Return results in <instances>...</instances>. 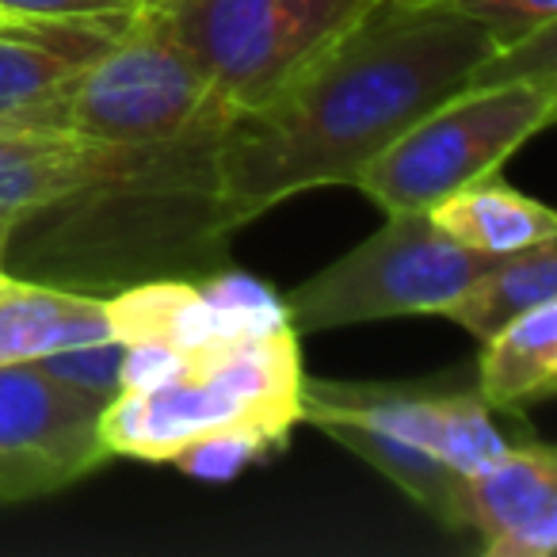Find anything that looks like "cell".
<instances>
[{
  "label": "cell",
  "instance_id": "cell-1",
  "mask_svg": "<svg viewBox=\"0 0 557 557\" xmlns=\"http://www.w3.org/2000/svg\"><path fill=\"white\" fill-rule=\"evenodd\" d=\"M493 39L447 9L374 4L295 85L225 123L218 199L237 225L313 187H356L420 115L473 85Z\"/></svg>",
  "mask_w": 557,
  "mask_h": 557
},
{
  "label": "cell",
  "instance_id": "cell-2",
  "mask_svg": "<svg viewBox=\"0 0 557 557\" xmlns=\"http://www.w3.org/2000/svg\"><path fill=\"white\" fill-rule=\"evenodd\" d=\"M222 131L131 146L92 184L27 210L9 240L4 271L108 298L146 278L199 283L225 268V240L237 222L218 199Z\"/></svg>",
  "mask_w": 557,
  "mask_h": 557
},
{
  "label": "cell",
  "instance_id": "cell-3",
  "mask_svg": "<svg viewBox=\"0 0 557 557\" xmlns=\"http://www.w3.org/2000/svg\"><path fill=\"white\" fill-rule=\"evenodd\" d=\"M493 412L478 389L432 382H302L306 424L356 450L443 527L458 478L508 447Z\"/></svg>",
  "mask_w": 557,
  "mask_h": 557
},
{
  "label": "cell",
  "instance_id": "cell-4",
  "mask_svg": "<svg viewBox=\"0 0 557 557\" xmlns=\"http://www.w3.org/2000/svg\"><path fill=\"white\" fill-rule=\"evenodd\" d=\"M557 115V77L470 85L420 115L386 146L356 187L386 214L432 210L447 195L496 176L511 153Z\"/></svg>",
  "mask_w": 557,
  "mask_h": 557
},
{
  "label": "cell",
  "instance_id": "cell-5",
  "mask_svg": "<svg viewBox=\"0 0 557 557\" xmlns=\"http://www.w3.org/2000/svg\"><path fill=\"white\" fill-rule=\"evenodd\" d=\"M214 96L256 111L295 85L374 0H149Z\"/></svg>",
  "mask_w": 557,
  "mask_h": 557
},
{
  "label": "cell",
  "instance_id": "cell-6",
  "mask_svg": "<svg viewBox=\"0 0 557 557\" xmlns=\"http://www.w3.org/2000/svg\"><path fill=\"white\" fill-rule=\"evenodd\" d=\"M230 119L233 111L218 100L149 0H141L115 42L58 100V131L108 146L176 141Z\"/></svg>",
  "mask_w": 557,
  "mask_h": 557
},
{
  "label": "cell",
  "instance_id": "cell-7",
  "mask_svg": "<svg viewBox=\"0 0 557 557\" xmlns=\"http://www.w3.org/2000/svg\"><path fill=\"white\" fill-rule=\"evenodd\" d=\"M500 256L473 252L432 222L428 210L386 214L379 233L344 252L283 298L290 329L363 325L440 313Z\"/></svg>",
  "mask_w": 557,
  "mask_h": 557
},
{
  "label": "cell",
  "instance_id": "cell-8",
  "mask_svg": "<svg viewBox=\"0 0 557 557\" xmlns=\"http://www.w3.org/2000/svg\"><path fill=\"white\" fill-rule=\"evenodd\" d=\"M100 401L42 363L0 367V504L73 485L108 462Z\"/></svg>",
  "mask_w": 557,
  "mask_h": 557
},
{
  "label": "cell",
  "instance_id": "cell-9",
  "mask_svg": "<svg viewBox=\"0 0 557 557\" xmlns=\"http://www.w3.org/2000/svg\"><path fill=\"white\" fill-rule=\"evenodd\" d=\"M447 531H473L485 557H549L557 549V455L549 443H508L450 496Z\"/></svg>",
  "mask_w": 557,
  "mask_h": 557
},
{
  "label": "cell",
  "instance_id": "cell-10",
  "mask_svg": "<svg viewBox=\"0 0 557 557\" xmlns=\"http://www.w3.org/2000/svg\"><path fill=\"white\" fill-rule=\"evenodd\" d=\"M131 12L39 20L0 35V131H58L62 92L92 58L115 42Z\"/></svg>",
  "mask_w": 557,
  "mask_h": 557
},
{
  "label": "cell",
  "instance_id": "cell-11",
  "mask_svg": "<svg viewBox=\"0 0 557 557\" xmlns=\"http://www.w3.org/2000/svg\"><path fill=\"white\" fill-rule=\"evenodd\" d=\"M108 336L111 325L103 298L16 275L0 278V367L39 363L54 351Z\"/></svg>",
  "mask_w": 557,
  "mask_h": 557
},
{
  "label": "cell",
  "instance_id": "cell-12",
  "mask_svg": "<svg viewBox=\"0 0 557 557\" xmlns=\"http://www.w3.org/2000/svg\"><path fill=\"white\" fill-rule=\"evenodd\" d=\"M126 149L70 131H0V207H47L111 172Z\"/></svg>",
  "mask_w": 557,
  "mask_h": 557
},
{
  "label": "cell",
  "instance_id": "cell-13",
  "mask_svg": "<svg viewBox=\"0 0 557 557\" xmlns=\"http://www.w3.org/2000/svg\"><path fill=\"white\" fill-rule=\"evenodd\" d=\"M108 302V325L119 344H161L176 351H202L225 341L222 313L214 310L195 278H146Z\"/></svg>",
  "mask_w": 557,
  "mask_h": 557
},
{
  "label": "cell",
  "instance_id": "cell-14",
  "mask_svg": "<svg viewBox=\"0 0 557 557\" xmlns=\"http://www.w3.org/2000/svg\"><path fill=\"white\" fill-rule=\"evenodd\" d=\"M478 363V394L488 409H523L557 389V298L539 302L493 333Z\"/></svg>",
  "mask_w": 557,
  "mask_h": 557
},
{
  "label": "cell",
  "instance_id": "cell-15",
  "mask_svg": "<svg viewBox=\"0 0 557 557\" xmlns=\"http://www.w3.org/2000/svg\"><path fill=\"white\" fill-rule=\"evenodd\" d=\"M428 214L458 245L488 256H508L534 245V240L557 237L554 210L519 195L516 187H508L500 180V172L447 195Z\"/></svg>",
  "mask_w": 557,
  "mask_h": 557
},
{
  "label": "cell",
  "instance_id": "cell-16",
  "mask_svg": "<svg viewBox=\"0 0 557 557\" xmlns=\"http://www.w3.org/2000/svg\"><path fill=\"white\" fill-rule=\"evenodd\" d=\"M549 298H557V237L534 240L519 252L500 256L443 310V318L478 341H488L519 313Z\"/></svg>",
  "mask_w": 557,
  "mask_h": 557
},
{
  "label": "cell",
  "instance_id": "cell-17",
  "mask_svg": "<svg viewBox=\"0 0 557 557\" xmlns=\"http://www.w3.org/2000/svg\"><path fill=\"white\" fill-rule=\"evenodd\" d=\"M268 447H275L268 432L248 424H233V428H218V432H207L199 440H191L184 450L172 455V466H180L191 478H207V481H222L240 473L248 462L263 455Z\"/></svg>",
  "mask_w": 557,
  "mask_h": 557
},
{
  "label": "cell",
  "instance_id": "cell-18",
  "mask_svg": "<svg viewBox=\"0 0 557 557\" xmlns=\"http://www.w3.org/2000/svg\"><path fill=\"white\" fill-rule=\"evenodd\" d=\"M199 287H202V295L214 302V310L222 313V325L230 336L260 333V329H271V325H287L283 302H275L256 278L233 275V271L222 268V271L202 275Z\"/></svg>",
  "mask_w": 557,
  "mask_h": 557
},
{
  "label": "cell",
  "instance_id": "cell-19",
  "mask_svg": "<svg viewBox=\"0 0 557 557\" xmlns=\"http://www.w3.org/2000/svg\"><path fill=\"white\" fill-rule=\"evenodd\" d=\"M123 351L126 344H119L115 336L108 341H92V344H77V348L54 351V356L39 359L54 379H62L65 386L81 389L92 401L108 405L119 394V371H123Z\"/></svg>",
  "mask_w": 557,
  "mask_h": 557
},
{
  "label": "cell",
  "instance_id": "cell-20",
  "mask_svg": "<svg viewBox=\"0 0 557 557\" xmlns=\"http://www.w3.org/2000/svg\"><path fill=\"white\" fill-rule=\"evenodd\" d=\"M443 4L478 24L496 50L557 24V0H443Z\"/></svg>",
  "mask_w": 557,
  "mask_h": 557
},
{
  "label": "cell",
  "instance_id": "cell-21",
  "mask_svg": "<svg viewBox=\"0 0 557 557\" xmlns=\"http://www.w3.org/2000/svg\"><path fill=\"white\" fill-rule=\"evenodd\" d=\"M187 351L161 348V344H131L123 351V371H119V386L123 389H153L184 374Z\"/></svg>",
  "mask_w": 557,
  "mask_h": 557
},
{
  "label": "cell",
  "instance_id": "cell-22",
  "mask_svg": "<svg viewBox=\"0 0 557 557\" xmlns=\"http://www.w3.org/2000/svg\"><path fill=\"white\" fill-rule=\"evenodd\" d=\"M141 0H0V9L27 20H92L138 9Z\"/></svg>",
  "mask_w": 557,
  "mask_h": 557
},
{
  "label": "cell",
  "instance_id": "cell-23",
  "mask_svg": "<svg viewBox=\"0 0 557 557\" xmlns=\"http://www.w3.org/2000/svg\"><path fill=\"white\" fill-rule=\"evenodd\" d=\"M24 214L27 210H4L0 207V278L9 275V271H4V256H9V240H12V233H16V225Z\"/></svg>",
  "mask_w": 557,
  "mask_h": 557
},
{
  "label": "cell",
  "instance_id": "cell-24",
  "mask_svg": "<svg viewBox=\"0 0 557 557\" xmlns=\"http://www.w3.org/2000/svg\"><path fill=\"white\" fill-rule=\"evenodd\" d=\"M32 24H39V20H27V16H16V12H9V9H0V35H4V32H20V27H32Z\"/></svg>",
  "mask_w": 557,
  "mask_h": 557
},
{
  "label": "cell",
  "instance_id": "cell-25",
  "mask_svg": "<svg viewBox=\"0 0 557 557\" xmlns=\"http://www.w3.org/2000/svg\"><path fill=\"white\" fill-rule=\"evenodd\" d=\"M374 4H428V0H374Z\"/></svg>",
  "mask_w": 557,
  "mask_h": 557
}]
</instances>
